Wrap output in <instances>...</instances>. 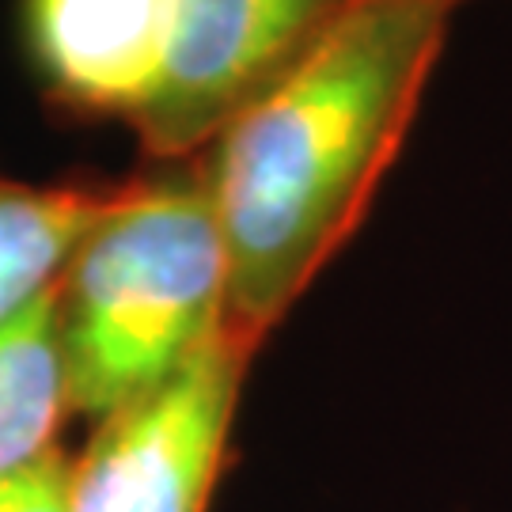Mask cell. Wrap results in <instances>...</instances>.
Segmentation results:
<instances>
[{
	"instance_id": "cell-1",
	"label": "cell",
	"mask_w": 512,
	"mask_h": 512,
	"mask_svg": "<svg viewBox=\"0 0 512 512\" xmlns=\"http://www.w3.org/2000/svg\"><path fill=\"white\" fill-rule=\"evenodd\" d=\"M429 0H357L205 148L228 255V330L262 349L361 228L448 42Z\"/></svg>"
},
{
	"instance_id": "cell-2",
	"label": "cell",
	"mask_w": 512,
	"mask_h": 512,
	"mask_svg": "<svg viewBox=\"0 0 512 512\" xmlns=\"http://www.w3.org/2000/svg\"><path fill=\"white\" fill-rule=\"evenodd\" d=\"M228 319V255L205 152L148 160L80 239L54 289V327L73 418L167 384Z\"/></svg>"
},
{
	"instance_id": "cell-3",
	"label": "cell",
	"mask_w": 512,
	"mask_h": 512,
	"mask_svg": "<svg viewBox=\"0 0 512 512\" xmlns=\"http://www.w3.org/2000/svg\"><path fill=\"white\" fill-rule=\"evenodd\" d=\"M255 353L224 323L183 372L95 421L73 456L69 512L209 509Z\"/></svg>"
},
{
	"instance_id": "cell-4",
	"label": "cell",
	"mask_w": 512,
	"mask_h": 512,
	"mask_svg": "<svg viewBox=\"0 0 512 512\" xmlns=\"http://www.w3.org/2000/svg\"><path fill=\"white\" fill-rule=\"evenodd\" d=\"M357 0H179L164 76L129 129L148 160L198 156L330 35Z\"/></svg>"
},
{
	"instance_id": "cell-5",
	"label": "cell",
	"mask_w": 512,
	"mask_h": 512,
	"mask_svg": "<svg viewBox=\"0 0 512 512\" xmlns=\"http://www.w3.org/2000/svg\"><path fill=\"white\" fill-rule=\"evenodd\" d=\"M23 19L57 107L129 126L164 76L179 0H27Z\"/></svg>"
},
{
	"instance_id": "cell-6",
	"label": "cell",
	"mask_w": 512,
	"mask_h": 512,
	"mask_svg": "<svg viewBox=\"0 0 512 512\" xmlns=\"http://www.w3.org/2000/svg\"><path fill=\"white\" fill-rule=\"evenodd\" d=\"M118 183H23L0 171V330L54 296Z\"/></svg>"
},
{
	"instance_id": "cell-7",
	"label": "cell",
	"mask_w": 512,
	"mask_h": 512,
	"mask_svg": "<svg viewBox=\"0 0 512 512\" xmlns=\"http://www.w3.org/2000/svg\"><path fill=\"white\" fill-rule=\"evenodd\" d=\"M69 410L54 296L0 330V478L57 448Z\"/></svg>"
},
{
	"instance_id": "cell-8",
	"label": "cell",
	"mask_w": 512,
	"mask_h": 512,
	"mask_svg": "<svg viewBox=\"0 0 512 512\" xmlns=\"http://www.w3.org/2000/svg\"><path fill=\"white\" fill-rule=\"evenodd\" d=\"M73 494V456L50 448L35 463L0 478V512H69Z\"/></svg>"
},
{
	"instance_id": "cell-9",
	"label": "cell",
	"mask_w": 512,
	"mask_h": 512,
	"mask_svg": "<svg viewBox=\"0 0 512 512\" xmlns=\"http://www.w3.org/2000/svg\"><path fill=\"white\" fill-rule=\"evenodd\" d=\"M429 4H440V8H448V12H456L459 4H467V0H429Z\"/></svg>"
}]
</instances>
